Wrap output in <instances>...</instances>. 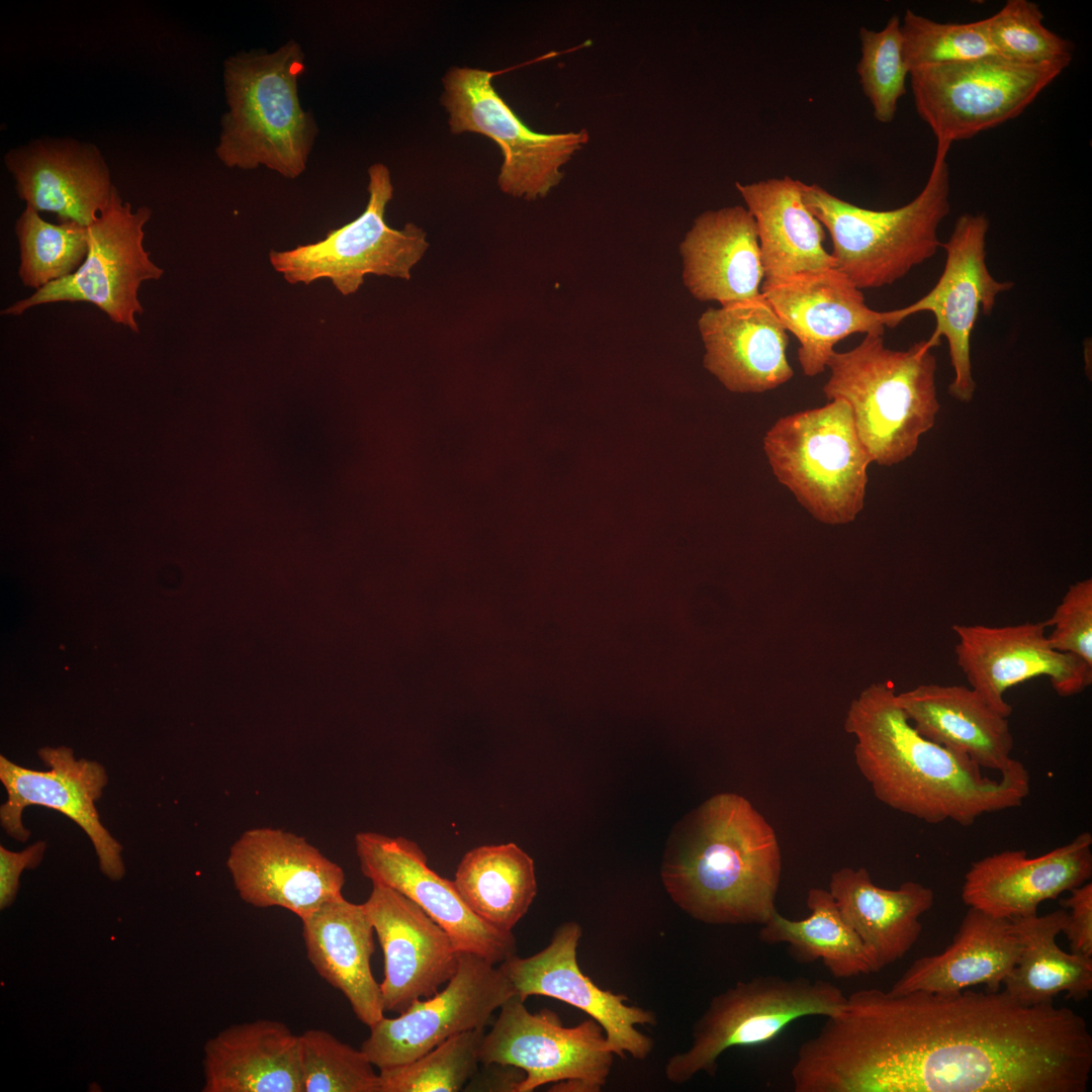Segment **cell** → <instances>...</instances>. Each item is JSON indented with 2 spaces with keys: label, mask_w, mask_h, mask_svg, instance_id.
Returning a JSON list of instances; mask_svg holds the SVG:
<instances>
[{
  "label": "cell",
  "mask_w": 1092,
  "mask_h": 1092,
  "mask_svg": "<svg viewBox=\"0 0 1092 1092\" xmlns=\"http://www.w3.org/2000/svg\"><path fill=\"white\" fill-rule=\"evenodd\" d=\"M1092 1035L1004 991L860 989L798 1049L795 1092H1086Z\"/></svg>",
  "instance_id": "6da1fadb"
},
{
  "label": "cell",
  "mask_w": 1092,
  "mask_h": 1092,
  "mask_svg": "<svg viewBox=\"0 0 1092 1092\" xmlns=\"http://www.w3.org/2000/svg\"><path fill=\"white\" fill-rule=\"evenodd\" d=\"M844 730L855 738V764L875 797L930 824L968 827L1021 806L1030 792L1024 765L993 780L965 753L919 734L890 682H874L851 701Z\"/></svg>",
  "instance_id": "7a4b0ae2"
},
{
  "label": "cell",
  "mask_w": 1092,
  "mask_h": 1092,
  "mask_svg": "<svg viewBox=\"0 0 1092 1092\" xmlns=\"http://www.w3.org/2000/svg\"><path fill=\"white\" fill-rule=\"evenodd\" d=\"M778 836L743 796L710 797L674 827L660 875L671 900L707 924H763L777 911Z\"/></svg>",
  "instance_id": "3957f363"
},
{
  "label": "cell",
  "mask_w": 1092,
  "mask_h": 1092,
  "mask_svg": "<svg viewBox=\"0 0 1092 1092\" xmlns=\"http://www.w3.org/2000/svg\"><path fill=\"white\" fill-rule=\"evenodd\" d=\"M304 54L294 40L277 50L240 52L223 63L228 111L215 154L229 168L260 166L287 179L306 169L317 126L298 96Z\"/></svg>",
  "instance_id": "277c9868"
},
{
  "label": "cell",
  "mask_w": 1092,
  "mask_h": 1092,
  "mask_svg": "<svg viewBox=\"0 0 1092 1092\" xmlns=\"http://www.w3.org/2000/svg\"><path fill=\"white\" fill-rule=\"evenodd\" d=\"M883 336L868 334L853 349L834 352L823 392L847 402L872 462L892 466L911 457L935 425L937 361L927 340L897 351Z\"/></svg>",
  "instance_id": "5b68a950"
},
{
  "label": "cell",
  "mask_w": 1092,
  "mask_h": 1092,
  "mask_svg": "<svg viewBox=\"0 0 1092 1092\" xmlns=\"http://www.w3.org/2000/svg\"><path fill=\"white\" fill-rule=\"evenodd\" d=\"M950 147L936 143L924 187L912 201L892 210L863 208L816 183L800 181L804 204L830 235L835 268L858 289L890 285L936 254L941 245L938 228L950 210Z\"/></svg>",
  "instance_id": "8992f818"
},
{
  "label": "cell",
  "mask_w": 1092,
  "mask_h": 1092,
  "mask_svg": "<svg viewBox=\"0 0 1092 1092\" xmlns=\"http://www.w3.org/2000/svg\"><path fill=\"white\" fill-rule=\"evenodd\" d=\"M763 449L776 478L816 520L843 525L862 510L872 459L845 400L780 418Z\"/></svg>",
  "instance_id": "52a82bcc"
},
{
  "label": "cell",
  "mask_w": 1092,
  "mask_h": 1092,
  "mask_svg": "<svg viewBox=\"0 0 1092 1092\" xmlns=\"http://www.w3.org/2000/svg\"><path fill=\"white\" fill-rule=\"evenodd\" d=\"M845 1002L839 987L821 979L760 975L738 981L711 999L693 1026L691 1046L667 1060L665 1077L684 1084L702 1072L714 1076L725 1051L772 1040L794 1021L831 1016Z\"/></svg>",
  "instance_id": "ba28073f"
},
{
  "label": "cell",
  "mask_w": 1092,
  "mask_h": 1092,
  "mask_svg": "<svg viewBox=\"0 0 1092 1092\" xmlns=\"http://www.w3.org/2000/svg\"><path fill=\"white\" fill-rule=\"evenodd\" d=\"M369 198L352 221L330 231L326 238L287 251H271L272 267L291 284L329 279L344 296L358 291L366 275L411 279L413 268L429 247L427 234L413 222L390 228L385 209L393 196L388 168L368 169Z\"/></svg>",
  "instance_id": "9c48e42d"
},
{
  "label": "cell",
  "mask_w": 1092,
  "mask_h": 1092,
  "mask_svg": "<svg viewBox=\"0 0 1092 1092\" xmlns=\"http://www.w3.org/2000/svg\"><path fill=\"white\" fill-rule=\"evenodd\" d=\"M994 55L909 72L914 104L937 143L951 145L1020 115L1065 69Z\"/></svg>",
  "instance_id": "30bf717a"
},
{
  "label": "cell",
  "mask_w": 1092,
  "mask_h": 1092,
  "mask_svg": "<svg viewBox=\"0 0 1092 1092\" xmlns=\"http://www.w3.org/2000/svg\"><path fill=\"white\" fill-rule=\"evenodd\" d=\"M441 104L453 134L474 132L494 141L504 161L499 189L513 197H545L563 177L561 168L585 146L579 131L544 133L531 130L499 96L488 71L453 67L443 77Z\"/></svg>",
  "instance_id": "8fae6325"
},
{
  "label": "cell",
  "mask_w": 1092,
  "mask_h": 1092,
  "mask_svg": "<svg viewBox=\"0 0 1092 1092\" xmlns=\"http://www.w3.org/2000/svg\"><path fill=\"white\" fill-rule=\"evenodd\" d=\"M499 1009L491 1029L483 1035L480 1064L522 1069L526 1077L518 1092H531L548 1083H555L550 1091H601L615 1054L595 1019L566 1027L550 1010L531 1013L517 995Z\"/></svg>",
  "instance_id": "7c38bea8"
},
{
  "label": "cell",
  "mask_w": 1092,
  "mask_h": 1092,
  "mask_svg": "<svg viewBox=\"0 0 1092 1092\" xmlns=\"http://www.w3.org/2000/svg\"><path fill=\"white\" fill-rule=\"evenodd\" d=\"M151 216L147 206L133 211L115 189L106 209L88 226V253L79 269L1 313L21 315L40 304L85 301L96 305L114 324L138 333L135 315L144 312L138 291L145 281L159 280L164 274L144 247V226Z\"/></svg>",
  "instance_id": "4fadbf2b"
},
{
  "label": "cell",
  "mask_w": 1092,
  "mask_h": 1092,
  "mask_svg": "<svg viewBox=\"0 0 1092 1092\" xmlns=\"http://www.w3.org/2000/svg\"><path fill=\"white\" fill-rule=\"evenodd\" d=\"M989 220L984 213H964L958 217L948 240L941 243L946 254L943 271L933 288L917 301L889 310L888 328H895L915 313L928 311L935 318L932 348L944 337L954 377L948 393L961 402H970L976 391L972 372L971 337L980 312L992 313L997 296L1012 288L1013 282L995 279L986 263Z\"/></svg>",
  "instance_id": "5bb4252c"
},
{
  "label": "cell",
  "mask_w": 1092,
  "mask_h": 1092,
  "mask_svg": "<svg viewBox=\"0 0 1092 1092\" xmlns=\"http://www.w3.org/2000/svg\"><path fill=\"white\" fill-rule=\"evenodd\" d=\"M514 988L498 965L460 951L457 970L441 991L370 1028L361 1050L378 1070L410 1063L461 1032L483 1029Z\"/></svg>",
  "instance_id": "9a60e30c"
},
{
  "label": "cell",
  "mask_w": 1092,
  "mask_h": 1092,
  "mask_svg": "<svg viewBox=\"0 0 1092 1092\" xmlns=\"http://www.w3.org/2000/svg\"><path fill=\"white\" fill-rule=\"evenodd\" d=\"M38 756L49 770L26 768L0 756V781L7 793L0 807L2 828L24 842L30 836L22 824L24 808L36 805L58 811L90 838L101 872L110 880H120L125 874L122 846L101 823L95 805L108 783L104 766L95 760L76 759L66 746L42 747Z\"/></svg>",
  "instance_id": "2e32d148"
},
{
  "label": "cell",
  "mask_w": 1092,
  "mask_h": 1092,
  "mask_svg": "<svg viewBox=\"0 0 1092 1092\" xmlns=\"http://www.w3.org/2000/svg\"><path fill=\"white\" fill-rule=\"evenodd\" d=\"M1045 629L1044 622L952 626L958 666L970 687L1005 717L1012 713L1005 692L1029 679L1048 677L1063 698L1082 693L1092 682V665L1053 649Z\"/></svg>",
  "instance_id": "e0dca14e"
},
{
  "label": "cell",
  "mask_w": 1092,
  "mask_h": 1092,
  "mask_svg": "<svg viewBox=\"0 0 1092 1092\" xmlns=\"http://www.w3.org/2000/svg\"><path fill=\"white\" fill-rule=\"evenodd\" d=\"M581 936L577 922H563L543 949L527 958L516 953L498 967L522 1000L540 995L565 1002L602 1025L615 1056L646 1059L654 1042L636 1025H656L655 1013L627 1004L625 995L601 989L581 972L577 963Z\"/></svg>",
  "instance_id": "ac0fdd59"
},
{
  "label": "cell",
  "mask_w": 1092,
  "mask_h": 1092,
  "mask_svg": "<svg viewBox=\"0 0 1092 1092\" xmlns=\"http://www.w3.org/2000/svg\"><path fill=\"white\" fill-rule=\"evenodd\" d=\"M360 870L372 884L391 888L419 905L451 937L459 951L499 965L517 953L512 931L488 924L463 902L453 881L428 866L422 848L402 836L376 832L355 835Z\"/></svg>",
  "instance_id": "d6986e66"
},
{
  "label": "cell",
  "mask_w": 1092,
  "mask_h": 1092,
  "mask_svg": "<svg viewBox=\"0 0 1092 1092\" xmlns=\"http://www.w3.org/2000/svg\"><path fill=\"white\" fill-rule=\"evenodd\" d=\"M242 900L258 907H281L300 919L342 895L343 869L304 837L257 827L232 845L226 860Z\"/></svg>",
  "instance_id": "ffe728a7"
},
{
  "label": "cell",
  "mask_w": 1092,
  "mask_h": 1092,
  "mask_svg": "<svg viewBox=\"0 0 1092 1092\" xmlns=\"http://www.w3.org/2000/svg\"><path fill=\"white\" fill-rule=\"evenodd\" d=\"M364 906L384 958L380 983L385 1011L401 1013L454 976L459 950L449 934L401 893L377 884Z\"/></svg>",
  "instance_id": "44dd1931"
},
{
  "label": "cell",
  "mask_w": 1092,
  "mask_h": 1092,
  "mask_svg": "<svg viewBox=\"0 0 1092 1092\" xmlns=\"http://www.w3.org/2000/svg\"><path fill=\"white\" fill-rule=\"evenodd\" d=\"M760 288L786 330L798 339L799 363L809 377L827 368L839 341L856 333L884 335L888 328L889 312L870 308L861 290L835 267Z\"/></svg>",
  "instance_id": "7402d4cb"
},
{
  "label": "cell",
  "mask_w": 1092,
  "mask_h": 1092,
  "mask_svg": "<svg viewBox=\"0 0 1092 1092\" xmlns=\"http://www.w3.org/2000/svg\"><path fill=\"white\" fill-rule=\"evenodd\" d=\"M4 164L26 206L53 212L59 222L89 226L116 189L101 151L92 143L42 138L8 151Z\"/></svg>",
  "instance_id": "603a6c76"
},
{
  "label": "cell",
  "mask_w": 1092,
  "mask_h": 1092,
  "mask_svg": "<svg viewBox=\"0 0 1092 1092\" xmlns=\"http://www.w3.org/2000/svg\"><path fill=\"white\" fill-rule=\"evenodd\" d=\"M1091 875L1092 835L1083 832L1040 856L1003 850L974 861L965 875L962 899L997 918L1031 916L1039 904L1085 884Z\"/></svg>",
  "instance_id": "cb8c5ba5"
},
{
  "label": "cell",
  "mask_w": 1092,
  "mask_h": 1092,
  "mask_svg": "<svg viewBox=\"0 0 1092 1092\" xmlns=\"http://www.w3.org/2000/svg\"><path fill=\"white\" fill-rule=\"evenodd\" d=\"M698 327L705 348L704 366L728 390L761 393L792 378L787 330L762 294L708 308Z\"/></svg>",
  "instance_id": "d4e9b609"
},
{
  "label": "cell",
  "mask_w": 1092,
  "mask_h": 1092,
  "mask_svg": "<svg viewBox=\"0 0 1092 1092\" xmlns=\"http://www.w3.org/2000/svg\"><path fill=\"white\" fill-rule=\"evenodd\" d=\"M682 279L697 299L721 306L750 300L763 281L756 223L741 205L698 215L679 245Z\"/></svg>",
  "instance_id": "484cf974"
},
{
  "label": "cell",
  "mask_w": 1092,
  "mask_h": 1092,
  "mask_svg": "<svg viewBox=\"0 0 1092 1092\" xmlns=\"http://www.w3.org/2000/svg\"><path fill=\"white\" fill-rule=\"evenodd\" d=\"M896 699L919 734L965 753L980 767L1006 775L1024 765L1011 756L1008 717L971 687L919 685Z\"/></svg>",
  "instance_id": "4316f807"
},
{
  "label": "cell",
  "mask_w": 1092,
  "mask_h": 1092,
  "mask_svg": "<svg viewBox=\"0 0 1092 1092\" xmlns=\"http://www.w3.org/2000/svg\"><path fill=\"white\" fill-rule=\"evenodd\" d=\"M309 963L349 1001L368 1027L384 1016L380 984L371 971L374 928L364 906L336 897L301 919Z\"/></svg>",
  "instance_id": "83f0119b"
},
{
  "label": "cell",
  "mask_w": 1092,
  "mask_h": 1092,
  "mask_svg": "<svg viewBox=\"0 0 1092 1092\" xmlns=\"http://www.w3.org/2000/svg\"><path fill=\"white\" fill-rule=\"evenodd\" d=\"M829 892L843 918L861 939L876 973L901 960L922 931L920 917L934 903L931 888L905 882L897 889L877 886L864 868L832 873Z\"/></svg>",
  "instance_id": "f1b7e54d"
},
{
  "label": "cell",
  "mask_w": 1092,
  "mask_h": 1092,
  "mask_svg": "<svg viewBox=\"0 0 1092 1092\" xmlns=\"http://www.w3.org/2000/svg\"><path fill=\"white\" fill-rule=\"evenodd\" d=\"M1019 953L1009 919L969 907L952 942L938 954L914 961L888 992H954L983 984L999 991Z\"/></svg>",
  "instance_id": "f546056e"
},
{
  "label": "cell",
  "mask_w": 1092,
  "mask_h": 1092,
  "mask_svg": "<svg viewBox=\"0 0 1092 1092\" xmlns=\"http://www.w3.org/2000/svg\"><path fill=\"white\" fill-rule=\"evenodd\" d=\"M735 186L756 223L762 284L835 267L823 246V225L803 202L799 180L784 176Z\"/></svg>",
  "instance_id": "4dcf8cb0"
},
{
  "label": "cell",
  "mask_w": 1092,
  "mask_h": 1092,
  "mask_svg": "<svg viewBox=\"0 0 1092 1092\" xmlns=\"http://www.w3.org/2000/svg\"><path fill=\"white\" fill-rule=\"evenodd\" d=\"M205 1092H302L299 1040L284 1023L235 1024L204 1046Z\"/></svg>",
  "instance_id": "1f68e13d"
},
{
  "label": "cell",
  "mask_w": 1092,
  "mask_h": 1092,
  "mask_svg": "<svg viewBox=\"0 0 1092 1092\" xmlns=\"http://www.w3.org/2000/svg\"><path fill=\"white\" fill-rule=\"evenodd\" d=\"M1067 916L1062 907L1041 916L1009 919L1020 953L1003 984L1018 1002L1029 1006L1050 1003L1062 992L1081 1001L1092 991V959L1066 952L1057 943Z\"/></svg>",
  "instance_id": "d6a6232c"
},
{
  "label": "cell",
  "mask_w": 1092,
  "mask_h": 1092,
  "mask_svg": "<svg viewBox=\"0 0 1092 1092\" xmlns=\"http://www.w3.org/2000/svg\"><path fill=\"white\" fill-rule=\"evenodd\" d=\"M453 884L463 902L493 927L512 931L537 894L532 857L513 842L474 847L461 858Z\"/></svg>",
  "instance_id": "836d02e7"
},
{
  "label": "cell",
  "mask_w": 1092,
  "mask_h": 1092,
  "mask_svg": "<svg viewBox=\"0 0 1092 1092\" xmlns=\"http://www.w3.org/2000/svg\"><path fill=\"white\" fill-rule=\"evenodd\" d=\"M806 903L810 914L801 920L774 912L761 924L759 940L787 944L790 956L801 964L820 960L838 979L876 973L861 939L843 918L829 890L811 888Z\"/></svg>",
  "instance_id": "e575fe53"
},
{
  "label": "cell",
  "mask_w": 1092,
  "mask_h": 1092,
  "mask_svg": "<svg viewBox=\"0 0 1092 1092\" xmlns=\"http://www.w3.org/2000/svg\"><path fill=\"white\" fill-rule=\"evenodd\" d=\"M20 263L18 276L35 290L73 274L88 253V226L75 221L51 223L26 206L15 223Z\"/></svg>",
  "instance_id": "d590c367"
},
{
  "label": "cell",
  "mask_w": 1092,
  "mask_h": 1092,
  "mask_svg": "<svg viewBox=\"0 0 1092 1092\" xmlns=\"http://www.w3.org/2000/svg\"><path fill=\"white\" fill-rule=\"evenodd\" d=\"M483 1029L456 1034L420 1058L378 1072L377 1092L462 1091L478 1071Z\"/></svg>",
  "instance_id": "8d00e7d4"
},
{
  "label": "cell",
  "mask_w": 1092,
  "mask_h": 1092,
  "mask_svg": "<svg viewBox=\"0 0 1092 1092\" xmlns=\"http://www.w3.org/2000/svg\"><path fill=\"white\" fill-rule=\"evenodd\" d=\"M302 1092H377L378 1073L360 1049L323 1029L298 1035Z\"/></svg>",
  "instance_id": "74e56055"
},
{
  "label": "cell",
  "mask_w": 1092,
  "mask_h": 1092,
  "mask_svg": "<svg viewBox=\"0 0 1092 1092\" xmlns=\"http://www.w3.org/2000/svg\"><path fill=\"white\" fill-rule=\"evenodd\" d=\"M901 33L908 72L996 55L986 18L969 23H940L908 9L901 21Z\"/></svg>",
  "instance_id": "f35d334b"
},
{
  "label": "cell",
  "mask_w": 1092,
  "mask_h": 1092,
  "mask_svg": "<svg viewBox=\"0 0 1092 1092\" xmlns=\"http://www.w3.org/2000/svg\"><path fill=\"white\" fill-rule=\"evenodd\" d=\"M1040 7L1028 0H1009L986 18L990 41L997 56L1026 64L1070 65L1072 43L1043 24Z\"/></svg>",
  "instance_id": "ab89813d"
},
{
  "label": "cell",
  "mask_w": 1092,
  "mask_h": 1092,
  "mask_svg": "<svg viewBox=\"0 0 1092 1092\" xmlns=\"http://www.w3.org/2000/svg\"><path fill=\"white\" fill-rule=\"evenodd\" d=\"M860 58L856 73L876 120L890 123L898 102L906 93L909 76L903 57L901 20L893 15L881 30L861 26L858 30Z\"/></svg>",
  "instance_id": "60d3db41"
},
{
  "label": "cell",
  "mask_w": 1092,
  "mask_h": 1092,
  "mask_svg": "<svg viewBox=\"0 0 1092 1092\" xmlns=\"http://www.w3.org/2000/svg\"><path fill=\"white\" fill-rule=\"evenodd\" d=\"M1044 625L1053 628L1046 635L1053 649L1092 665V579L1069 585Z\"/></svg>",
  "instance_id": "b9f144b4"
},
{
  "label": "cell",
  "mask_w": 1092,
  "mask_h": 1092,
  "mask_svg": "<svg viewBox=\"0 0 1092 1092\" xmlns=\"http://www.w3.org/2000/svg\"><path fill=\"white\" fill-rule=\"evenodd\" d=\"M1071 895L1060 904L1068 911L1062 930L1069 940L1071 952L1092 959V884H1085L1070 891Z\"/></svg>",
  "instance_id": "7bdbcfd3"
},
{
  "label": "cell",
  "mask_w": 1092,
  "mask_h": 1092,
  "mask_svg": "<svg viewBox=\"0 0 1092 1092\" xmlns=\"http://www.w3.org/2000/svg\"><path fill=\"white\" fill-rule=\"evenodd\" d=\"M47 848L44 841H37L21 851H11L0 845V908L13 903L23 870L35 869L42 860Z\"/></svg>",
  "instance_id": "ee69618b"
},
{
  "label": "cell",
  "mask_w": 1092,
  "mask_h": 1092,
  "mask_svg": "<svg viewBox=\"0 0 1092 1092\" xmlns=\"http://www.w3.org/2000/svg\"><path fill=\"white\" fill-rule=\"evenodd\" d=\"M483 1067L487 1072L480 1073L478 1069L465 1090L518 1092L519 1085L526 1077L522 1069L511 1065L489 1064Z\"/></svg>",
  "instance_id": "f6af8a7d"
}]
</instances>
